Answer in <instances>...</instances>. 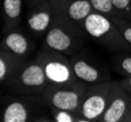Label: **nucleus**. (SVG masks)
Returning a JSON list of instances; mask_svg holds the SVG:
<instances>
[{
  "mask_svg": "<svg viewBox=\"0 0 131 122\" xmlns=\"http://www.w3.org/2000/svg\"><path fill=\"white\" fill-rule=\"evenodd\" d=\"M113 22L119 29L120 33L125 39L126 42L131 45V21L125 20L123 18H113Z\"/></svg>",
  "mask_w": 131,
  "mask_h": 122,
  "instance_id": "18",
  "label": "nucleus"
},
{
  "mask_svg": "<svg viewBox=\"0 0 131 122\" xmlns=\"http://www.w3.org/2000/svg\"><path fill=\"white\" fill-rule=\"evenodd\" d=\"M120 18L131 21V0H112Z\"/></svg>",
  "mask_w": 131,
  "mask_h": 122,
  "instance_id": "19",
  "label": "nucleus"
},
{
  "mask_svg": "<svg viewBox=\"0 0 131 122\" xmlns=\"http://www.w3.org/2000/svg\"><path fill=\"white\" fill-rule=\"evenodd\" d=\"M35 59L41 64L49 84L61 85L77 80L68 56L57 51L42 48L37 53Z\"/></svg>",
  "mask_w": 131,
  "mask_h": 122,
  "instance_id": "7",
  "label": "nucleus"
},
{
  "mask_svg": "<svg viewBox=\"0 0 131 122\" xmlns=\"http://www.w3.org/2000/svg\"><path fill=\"white\" fill-rule=\"evenodd\" d=\"M118 83L127 93H129L131 95V75L120 79L119 81H118Z\"/></svg>",
  "mask_w": 131,
  "mask_h": 122,
  "instance_id": "21",
  "label": "nucleus"
},
{
  "mask_svg": "<svg viewBox=\"0 0 131 122\" xmlns=\"http://www.w3.org/2000/svg\"><path fill=\"white\" fill-rule=\"evenodd\" d=\"M49 105L41 95L27 94L13 96L2 105V122L53 121L47 115Z\"/></svg>",
  "mask_w": 131,
  "mask_h": 122,
  "instance_id": "2",
  "label": "nucleus"
},
{
  "mask_svg": "<svg viewBox=\"0 0 131 122\" xmlns=\"http://www.w3.org/2000/svg\"><path fill=\"white\" fill-rule=\"evenodd\" d=\"M110 64L112 69L115 73L124 77L131 75V51L114 54L111 58Z\"/></svg>",
  "mask_w": 131,
  "mask_h": 122,
  "instance_id": "15",
  "label": "nucleus"
},
{
  "mask_svg": "<svg viewBox=\"0 0 131 122\" xmlns=\"http://www.w3.org/2000/svg\"><path fill=\"white\" fill-rule=\"evenodd\" d=\"M93 7V11L102 14L106 17L111 19L113 18H120L118 12L116 11L115 6L113 5L112 0H89Z\"/></svg>",
  "mask_w": 131,
  "mask_h": 122,
  "instance_id": "17",
  "label": "nucleus"
},
{
  "mask_svg": "<svg viewBox=\"0 0 131 122\" xmlns=\"http://www.w3.org/2000/svg\"><path fill=\"white\" fill-rule=\"evenodd\" d=\"M70 0H50V3L55 12V15H62L66 4Z\"/></svg>",
  "mask_w": 131,
  "mask_h": 122,
  "instance_id": "20",
  "label": "nucleus"
},
{
  "mask_svg": "<svg viewBox=\"0 0 131 122\" xmlns=\"http://www.w3.org/2000/svg\"><path fill=\"white\" fill-rule=\"evenodd\" d=\"M34 42L20 27L4 30L0 48L9 51L22 59L27 60L28 56L34 50Z\"/></svg>",
  "mask_w": 131,
  "mask_h": 122,
  "instance_id": "10",
  "label": "nucleus"
},
{
  "mask_svg": "<svg viewBox=\"0 0 131 122\" xmlns=\"http://www.w3.org/2000/svg\"><path fill=\"white\" fill-rule=\"evenodd\" d=\"M93 12L89 0H70L66 4L62 15L84 29V22Z\"/></svg>",
  "mask_w": 131,
  "mask_h": 122,
  "instance_id": "12",
  "label": "nucleus"
},
{
  "mask_svg": "<svg viewBox=\"0 0 131 122\" xmlns=\"http://www.w3.org/2000/svg\"><path fill=\"white\" fill-rule=\"evenodd\" d=\"M112 81L90 84L87 87L78 113L87 119L88 122H99L104 114L109 103Z\"/></svg>",
  "mask_w": 131,
  "mask_h": 122,
  "instance_id": "8",
  "label": "nucleus"
},
{
  "mask_svg": "<svg viewBox=\"0 0 131 122\" xmlns=\"http://www.w3.org/2000/svg\"><path fill=\"white\" fill-rule=\"evenodd\" d=\"M131 95L119 85L118 81H112L109 103L99 122H123L129 111Z\"/></svg>",
  "mask_w": 131,
  "mask_h": 122,
  "instance_id": "9",
  "label": "nucleus"
},
{
  "mask_svg": "<svg viewBox=\"0 0 131 122\" xmlns=\"http://www.w3.org/2000/svg\"><path fill=\"white\" fill-rule=\"evenodd\" d=\"M71 67L75 77L87 84H95L112 80L107 65L87 49L70 57Z\"/></svg>",
  "mask_w": 131,
  "mask_h": 122,
  "instance_id": "6",
  "label": "nucleus"
},
{
  "mask_svg": "<svg viewBox=\"0 0 131 122\" xmlns=\"http://www.w3.org/2000/svg\"><path fill=\"white\" fill-rule=\"evenodd\" d=\"M84 30L87 35L110 52L131 51V45L125 41L113 20L102 14L91 13L84 22Z\"/></svg>",
  "mask_w": 131,
  "mask_h": 122,
  "instance_id": "3",
  "label": "nucleus"
},
{
  "mask_svg": "<svg viewBox=\"0 0 131 122\" xmlns=\"http://www.w3.org/2000/svg\"><path fill=\"white\" fill-rule=\"evenodd\" d=\"M85 30L63 15H55L53 22L44 35L42 48L71 57L83 48Z\"/></svg>",
  "mask_w": 131,
  "mask_h": 122,
  "instance_id": "1",
  "label": "nucleus"
},
{
  "mask_svg": "<svg viewBox=\"0 0 131 122\" xmlns=\"http://www.w3.org/2000/svg\"><path fill=\"white\" fill-rule=\"evenodd\" d=\"M50 113L52 115L53 121L56 122H88L87 119H85L80 114L77 112H73L67 109L57 108L53 106H49Z\"/></svg>",
  "mask_w": 131,
  "mask_h": 122,
  "instance_id": "16",
  "label": "nucleus"
},
{
  "mask_svg": "<svg viewBox=\"0 0 131 122\" xmlns=\"http://www.w3.org/2000/svg\"><path fill=\"white\" fill-rule=\"evenodd\" d=\"M123 122H131V111H128L126 116L124 117V120Z\"/></svg>",
  "mask_w": 131,
  "mask_h": 122,
  "instance_id": "23",
  "label": "nucleus"
},
{
  "mask_svg": "<svg viewBox=\"0 0 131 122\" xmlns=\"http://www.w3.org/2000/svg\"><path fill=\"white\" fill-rule=\"evenodd\" d=\"M47 1H50V0H25V4L27 6V10H28V9L35 8L39 5H42Z\"/></svg>",
  "mask_w": 131,
  "mask_h": 122,
  "instance_id": "22",
  "label": "nucleus"
},
{
  "mask_svg": "<svg viewBox=\"0 0 131 122\" xmlns=\"http://www.w3.org/2000/svg\"><path fill=\"white\" fill-rule=\"evenodd\" d=\"M131 111V104H130V106H129V111Z\"/></svg>",
  "mask_w": 131,
  "mask_h": 122,
  "instance_id": "24",
  "label": "nucleus"
},
{
  "mask_svg": "<svg viewBox=\"0 0 131 122\" xmlns=\"http://www.w3.org/2000/svg\"><path fill=\"white\" fill-rule=\"evenodd\" d=\"M4 30L20 27L25 0H2Z\"/></svg>",
  "mask_w": 131,
  "mask_h": 122,
  "instance_id": "14",
  "label": "nucleus"
},
{
  "mask_svg": "<svg viewBox=\"0 0 131 122\" xmlns=\"http://www.w3.org/2000/svg\"><path fill=\"white\" fill-rule=\"evenodd\" d=\"M41 64L35 58L27 61L23 67L5 82V86L14 94L41 95L48 85Z\"/></svg>",
  "mask_w": 131,
  "mask_h": 122,
  "instance_id": "4",
  "label": "nucleus"
},
{
  "mask_svg": "<svg viewBox=\"0 0 131 122\" xmlns=\"http://www.w3.org/2000/svg\"><path fill=\"white\" fill-rule=\"evenodd\" d=\"M87 87V83L78 79L68 84H48L41 97L49 106L78 113Z\"/></svg>",
  "mask_w": 131,
  "mask_h": 122,
  "instance_id": "5",
  "label": "nucleus"
},
{
  "mask_svg": "<svg viewBox=\"0 0 131 122\" xmlns=\"http://www.w3.org/2000/svg\"><path fill=\"white\" fill-rule=\"evenodd\" d=\"M55 18V12L50 1L32 9H28L27 25L29 31L35 37L44 36L50 28Z\"/></svg>",
  "mask_w": 131,
  "mask_h": 122,
  "instance_id": "11",
  "label": "nucleus"
},
{
  "mask_svg": "<svg viewBox=\"0 0 131 122\" xmlns=\"http://www.w3.org/2000/svg\"><path fill=\"white\" fill-rule=\"evenodd\" d=\"M27 60L22 59L11 52L0 48V82L5 84L11 77L19 71Z\"/></svg>",
  "mask_w": 131,
  "mask_h": 122,
  "instance_id": "13",
  "label": "nucleus"
}]
</instances>
